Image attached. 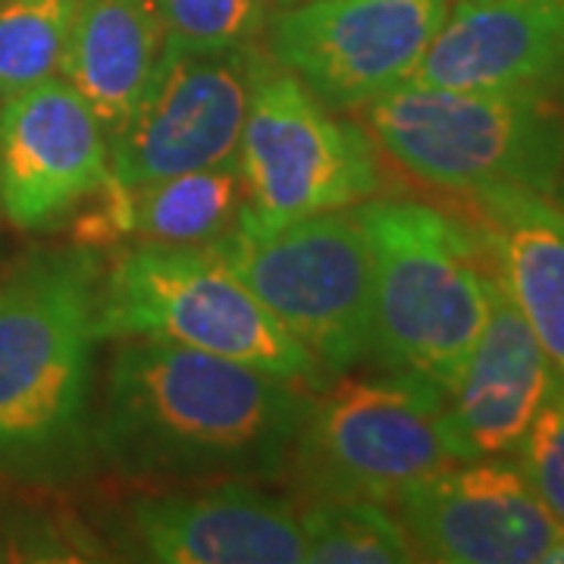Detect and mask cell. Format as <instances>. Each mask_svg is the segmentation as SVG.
<instances>
[{"instance_id": "11", "label": "cell", "mask_w": 564, "mask_h": 564, "mask_svg": "<svg viewBox=\"0 0 564 564\" xmlns=\"http://www.w3.org/2000/svg\"><path fill=\"white\" fill-rule=\"evenodd\" d=\"M421 562L530 564L562 527L549 518L518 464L455 462L402 489L392 502Z\"/></svg>"}, {"instance_id": "16", "label": "cell", "mask_w": 564, "mask_h": 564, "mask_svg": "<svg viewBox=\"0 0 564 564\" xmlns=\"http://www.w3.org/2000/svg\"><path fill=\"white\" fill-rule=\"evenodd\" d=\"M462 198L467 226L564 383V207L555 195L518 185Z\"/></svg>"}, {"instance_id": "5", "label": "cell", "mask_w": 564, "mask_h": 564, "mask_svg": "<svg viewBox=\"0 0 564 564\" xmlns=\"http://www.w3.org/2000/svg\"><path fill=\"white\" fill-rule=\"evenodd\" d=\"M364 129L395 166L452 195L518 185L555 195L564 170L562 104L404 82L370 101Z\"/></svg>"}, {"instance_id": "4", "label": "cell", "mask_w": 564, "mask_h": 564, "mask_svg": "<svg viewBox=\"0 0 564 564\" xmlns=\"http://www.w3.org/2000/svg\"><path fill=\"white\" fill-rule=\"evenodd\" d=\"M95 336L154 339L321 389L329 377L207 248L135 242L101 267Z\"/></svg>"}, {"instance_id": "7", "label": "cell", "mask_w": 564, "mask_h": 564, "mask_svg": "<svg viewBox=\"0 0 564 564\" xmlns=\"http://www.w3.org/2000/svg\"><path fill=\"white\" fill-rule=\"evenodd\" d=\"M204 248L248 285L326 377L348 373L370 355L373 273L351 207L258 232L232 226Z\"/></svg>"}, {"instance_id": "13", "label": "cell", "mask_w": 564, "mask_h": 564, "mask_svg": "<svg viewBox=\"0 0 564 564\" xmlns=\"http://www.w3.org/2000/svg\"><path fill=\"white\" fill-rule=\"evenodd\" d=\"M110 173V141L66 79H47L0 104V210L39 232L69 217Z\"/></svg>"}, {"instance_id": "12", "label": "cell", "mask_w": 564, "mask_h": 564, "mask_svg": "<svg viewBox=\"0 0 564 564\" xmlns=\"http://www.w3.org/2000/svg\"><path fill=\"white\" fill-rule=\"evenodd\" d=\"M302 511L251 480L129 499L117 518V543L161 564L304 562Z\"/></svg>"}, {"instance_id": "9", "label": "cell", "mask_w": 564, "mask_h": 564, "mask_svg": "<svg viewBox=\"0 0 564 564\" xmlns=\"http://www.w3.org/2000/svg\"><path fill=\"white\" fill-rule=\"evenodd\" d=\"M267 51L254 44L185 51L163 44L154 79L110 135V176L122 185L232 166Z\"/></svg>"}, {"instance_id": "22", "label": "cell", "mask_w": 564, "mask_h": 564, "mask_svg": "<svg viewBox=\"0 0 564 564\" xmlns=\"http://www.w3.org/2000/svg\"><path fill=\"white\" fill-rule=\"evenodd\" d=\"M518 467L549 518L564 530V386L530 423L518 445Z\"/></svg>"}, {"instance_id": "1", "label": "cell", "mask_w": 564, "mask_h": 564, "mask_svg": "<svg viewBox=\"0 0 564 564\" xmlns=\"http://www.w3.org/2000/svg\"><path fill=\"white\" fill-rule=\"evenodd\" d=\"M311 392L195 348L120 339L91 417L95 455L141 484L280 480Z\"/></svg>"}, {"instance_id": "3", "label": "cell", "mask_w": 564, "mask_h": 564, "mask_svg": "<svg viewBox=\"0 0 564 564\" xmlns=\"http://www.w3.org/2000/svg\"><path fill=\"white\" fill-rule=\"evenodd\" d=\"M370 248V355L452 395L489 314L492 261L467 223L408 198L351 207Z\"/></svg>"}, {"instance_id": "15", "label": "cell", "mask_w": 564, "mask_h": 564, "mask_svg": "<svg viewBox=\"0 0 564 564\" xmlns=\"http://www.w3.org/2000/svg\"><path fill=\"white\" fill-rule=\"evenodd\" d=\"M562 386L555 364L496 273L484 329L445 402V430L458 462L518 452L533 417Z\"/></svg>"}, {"instance_id": "21", "label": "cell", "mask_w": 564, "mask_h": 564, "mask_svg": "<svg viewBox=\"0 0 564 564\" xmlns=\"http://www.w3.org/2000/svg\"><path fill=\"white\" fill-rule=\"evenodd\" d=\"M163 39L185 51L245 47L261 39L270 0H151Z\"/></svg>"}, {"instance_id": "17", "label": "cell", "mask_w": 564, "mask_h": 564, "mask_svg": "<svg viewBox=\"0 0 564 564\" xmlns=\"http://www.w3.org/2000/svg\"><path fill=\"white\" fill-rule=\"evenodd\" d=\"M163 25L151 0H76L61 73L113 135L154 79Z\"/></svg>"}, {"instance_id": "24", "label": "cell", "mask_w": 564, "mask_h": 564, "mask_svg": "<svg viewBox=\"0 0 564 564\" xmlns=\"http://www.w3.org/2000/svg\"><path fill=\"white\" fill-rule=\"evenodd\" d=\"M555 195H558V204L564 207V170H562V180H558V188H555Z\"/></svg>"}, {"instance_id": "20", "label": "cell", "mask_w": 564, "mask_h": 564, "mask_svg": "<svg viewBox=\"0 0 564 564\" xmlns=\"http://www.w3.org/2000/svg\"><path fill=\"white\" fill-rule=\"evenodd\" d=\"M76 0H0V98L54 79Z\"/></svg>"}, {"instance_id": "23", "label": "cell", "mask_w": 564, "mask_h": 564, "mask_svg": "<svg viewBox=\"0 0 564 564\" xmlns=\"http://www.w3.org/2000/svg\"><path fill=\"white\" fill-rule=\"evenodd\" d=\"M13 558L25 562H98L107 555L91 530L63 518H32L13 527Z\"/></svg>"}, {"instance_id": "10", "label": "cell", "mask_w": 564, "mask_h": 564, "mask_svg": "<svg viewBox=\"0 0 564 564\" xmlns=\"http://www.w3.org/2000/svg\"><path fill=\"white\" fill-rule=\"evenodd\" d=\"M448 0H299L267 20V54L348 113L411 82Z\"/></svg>"}, {"instance_id": "8", "label": "cell", "mask_w": 564, "mask_h": 564, "mask_svg": "<svg viewBox=\"0 0 564 564\" xmlns=\"http://www.w3.org/2000/svg\"><path fill=\"white\" fill-rule=\"evenodd\" d=\"M236 166L242 176L236 226L254 232L355 207L383 185L367 129L339 117L273 61L254 88Z\"/></svg>"}, {"instance_id": "25", "label": "cell", "mask_w": 564, "mask_h": 564, "mask_svg": "<svg viewBox=\"0 0 564 564\" xmlns=\"http://www.w3.org/2000/svg\"><path fill=\"white\" fill-rule=\"evenodd\" d=\"M282 7H289V3H299V0H280Z\"/></svg>"}, {"instance_id": "14", "label": "cell", "mask_w": 564, "mask_h": 564, "mask_svg": "<svg viewBox=\"0 0 564 564\" xmlns=\"http://www.w3.org/2000/svg\"><path fill=\"white\" fill-rule=\"evenodd\" d=\"M411 82L564 107V0H458Z\"/></svg>"}, {"instance_id": "6", "label": "cell", "mask_w": 564, "mask_h": 564, "mask_svg": "<svg viewBox=\"0 0 564 564\" xmlns=\"http://www.w3.org/2000/svg\"><path fill=\"white\" fill-rule=\"evenodd\" d=\"M443 389L389 373L326 380L311 392L285 474L304 499L392 505L423 477L458 462Z\"/></svg>"}, {"instance_id": "2", "label": "cell", "mask_w": 564, "mask_h": 564, "mask_svg": "<svg viewBox=\"0 0 564 564\" xmlns=\"http://www.w3.org/2000/svg\"><path fill=\"white\" fill-rule=\"evenodd\" d=\"M98 280L101 254L69 245L0 285V477L63 484L91 467Z\"/></svg>"}, {"instance_id": "18", "label": "cell", "mask_w": 564, "mask_h": 564, "mask_svg": "<svg viewBox=\"0 0 564 564\" xmlns=\"http://www.w3.org/2000/svg\"><path fill=\"white\" fill-rule=\"evenodd\" d=\"M242 210L239 166H214L132 185V242L204 248L226 236Z\"/></svg>"}, {"instance_id": "19", "label": "cell", "mask_w": 564, "mask_h": 564, "mask_svg": "<svg viewBox=\"0 0 564 564\" xmlns=\"http://www.w3.org/2000/svg\"><path fill=\"white\" fill-rule=\"evenodd\" d=\"M304 562L404 564L421 562L395 511L361 499H317L302 514Z\"/></svg>"}]
</instances>
